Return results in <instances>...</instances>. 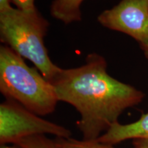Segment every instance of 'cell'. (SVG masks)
<instances>
[{
    "mask_svg": "<svg viewBox=\"0 0 148 148\" xmlns=\"http://www.w3.org/2000/svg\"><path fill=\"white\" fill-rule=\"evenodd\" d=\"M0 92L38 116L52 113L59 101L53 85L5 45L0 47Z\"/></svg>",
    "mask_w": 148,
    "mask_h": 148,
    "instance_id": "7a4b0ae2",
    "label": "cell"
},
{
    "mask_svg": "<svg viewBox=\"0 0 148 148\" xmlns=\"http://www.w3.org/2000/svg\"><path fill=\"white\" fill-rule=\"evenodd\" d=\"M111 30L128 35L138 43L148 42V0H121L97 16Z\"/></svg>",
    "mask_w": 148,
    "mask_h": 148,
    "instance_id": "5b68a950",
    "label": "cell"
},
{
    "mask_svg": "<svg viewBox=\"0 0 148 148\" xmlns=\"http://www.w3.org/2000/svg\"><path fill=\"white\" fill-rule=\"evenodd\" d=\"M148 138V111L137 121L128 124L117 123L97 138L100 143L114 145L128 139Z\"/></svg>",
    "mask_w": 148,
    "mask_h": 148,
    "instance_id": "8992f818",
    "label": "cell"
},
{
    "mask_svg": "<svg viewBox=\"0 0 148 148\" xmlns=\"http://www.w3.org/2000/svg\"><path fill=\"white\" fill-rule=\"evenodd\" d=\"M34 1L35 0H10V2L13 3L16 8L25 11H31L36 8Z\"/></svg>",
    "mask_w": 148,
    "mask_h": 148,
    "instance_id": "30bf717a",
    "label": "cell"
},
{
    "mask_svg": "<svg viewBox=\"0 0 148 148\" xmlns=\"http://www.w3.org/2000/svg\"><path fill=\"white\" fill-rule=\"evenodd\" d=\"M84 0H53L51 16L66 25L82 20L81 5Z\"/></svg>",
    "mask_w": 148,
    "mask_h": 148,
    "instance_id": "52a82bcc",
    "label": "cell"
},
{
    "mask_svg": "<svg viewBox=\"0 0 148 148\" xmlns=\"http://www.w3.org/2000/svg\"><path fill=\"white\" fill-rule=\"evenodd\" d=\"M54 141L58 148H114L113 145L100 143L96 140H77L70 137L68 138H56Z\"/></svg>",
    "mask_w": 148,
    "mask_h": 148,
    "instance_id": "ba28073f",
    "label": "cell"
},
{
    "mask_svg": "<svg viewBox=\"0 0 148 148\" xmlns=\"http://www.w3.org/2000/svg\"><path fill=\"white\" fill-rule=\"evenodd\" d=\"M12 8L10 0H0V14L7 12Z\"/></svg>",
    "mask_w": 148,
    "mask_h": 148,
    "instance_id": "7c38bea8",
    "label": "cell"
},
{
    "mask_svg": "<svg viewBox=\"0 0 148 148\" xmlns=\"http://www.w3.org/2000/svg\"><path fill=\"white\" fill-rule=\"evenodd\" d=\"M49 27V21L37 8L25 11L12 7L0 14L1 42L31 61L50 82L60 67L51 61L44 43Z\"/></svg>",
    "mask_w": 148,
    "mask_h": 148,
    "instance_id": "3957f363",
    "label": "cell"
},
{
    "mask_svg": "<svg viewBox=\"0 0 148 148\" xmlns=\"http://www.w3.org/2000/svg\"><path fill=\"white\" fill-rule=\"evenodd\" d=\"M107 62L97 53H89L84 64L62 69L50 82L59 101L73 106L80 114L77 127L82 139L95 140L117 123L127 108L142 102L145 94L109 75Z\"/></svg>",
    "mask_w": 148,
    "mask_h": 148,
    "instance_id": "6da1fadb",
    "label": "cell"
},
{
    "mask_svg": "<svg viewBox=\"0 0 148 148\" xmlns=\"http://www.w3.org/2000/svg\"><path fill=\"white\" fill-rule=\"evenodd\" d=\"M139 47L142 51H143L144 56L148 60V42L145 43H139Z\"/></svg>",
    "mask_w": 148,
    "mask_h": 148,
    "instance_id": "4fadbf2b",
    "label": "cell"
},
{
    "mask_svg": "<svg viewBox=\"0 0 148 148\" xmlns=\"http://www.w3.org/2000/svg\"><path fill=\"white\" fill-rule=\"evenodd\" d=\"M23 148H58L54 140L46 137L45 135H35L23 138L18 142Z\"/></svg>",
    "mask_w": 148,
    "mask_h": 148,
    "instance_id": "9c48e42d",
    "label": "cell"
},
{
    "mask_svg": "<svg viewBox=\"0 0 148 148\" xmlns=\"http://www.w3.org/2000/svg\"><path fill=\"white\" fill-rule=\"evenodd\" d=\"M0 148H23L18 144H10V145H1Z\"/></svg>",
    "mask_w": 148,
    "mask_h": 148,
    "instance_id": "5bb4252c",
    "label": "cell"
},
{
    "mask_svg": "<svg viewBox=\"0 0 148 148\" xmlns=\"http://www.w3.org/2000/svg\"><path fill=\"white\" fill-rule=\"evenodd\" d=\"M54 135L56 138L71 137V132L62 125L42 119L11 99L0 104V144H16L23 138L35 135Z\"/></svg>",
    "mask_w": 148,
    "mask_h": 148,
    "instance_id": "277c9868",
    "label": "cell"
},
{
    "mask_svg": "<svg viewBox=\"0 0 148 148\" xmlns=\"http://www.w3.org/2000/svg\"><path fill=\"white\" fill-rule=\"evenodd\" d=\"M133 146L136 148H148V138H138L133 140Z\"/></svg>",
    "mask_w": 148,
    "mask_h": 148,
    "instance_id": "8fae6325",
    "label": "cell"
}]
</instances>
